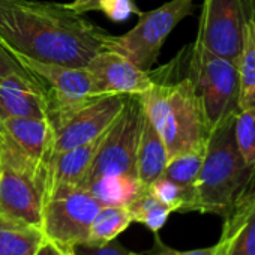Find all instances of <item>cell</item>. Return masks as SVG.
Wrapping results in <instances>:
<instances>
[{
    "instance_id": "1",
    "label": "cell",
    "mask_w": 255,
    "mask_h": 255,
    "mask_svg": "<svg viewBox=\"0 0 255 255\" xmlns=\"http://www.w3.org/2000/svg\"><path fill=\"white\" fill-rule=\"evenodd\" d=\"M111 39L66 3L0 0V45L29 59L86 68Z\"/></svg>"
},
{
    "instance_id": "2",
    "label": "cell",
    "mask_w": 255,
    "mask_h": 255,
    "mask_svg": "<svg viewBox=\"0 0 255 255\" xmlns=\"http://www.w3.org/2000/svg\"><path fill=\"white\" fill-rule=\"evenodd\" d=\"M152 87L140 95L146 116L161 134L168 159L206 146L210 126L189 66V44L167 65L150 69Z\"/></svg>"
},
{
    "instance_id": "3",
    "label": "cell",
    "mask_w": 255,
    "mask_h": 255,
    "mask_svg": "<svg viewBox=\"0 0 255 255\" xmlns=\"http://www.w3.org/2000/svg\"><path fill=\"white\" fill-rule=\"evenodd\" d=\"M234 119H227L210 131L195 182V212L222 219L230 213L251 170L236 143Z\"/></svg>"
},
{
    "instance_id": "4",
    "label": "cell",
    "mask_w": 255,
    "mask_h": 255,
    "mask_svg": "<svg viewBox=\"0 0 255 255\" xmlns=\"http://www.w3.org/2000/svg\"><path fill=\"white\" fill-rule=\"evenodd\" d=\"M47 165L38 164L0 132V215L42 230Z\"/></svg>"
},
{
    "instance_id": "5",
    "label": "cell",
    "mask_w": 255,
    "mask_h": 255,
    "mask_svg": "<svg viewBox=\"0 0 255 255\" xmlns=\"http://www.w3.org/2000/svg\"><path fill=\"white\" fill-rule=\"evenodd\" d=\"M189 66L210 131L240 111L237 63L221 57L200 42L189 44Z\"/></svg>"
},
{
    "instance_id": "6",
    "label": "cell",
    "mask_w": 255,
    "mask_h": 255,
    "mask_svg": "<svg viewBox=\"0 0 255 255\" xmlns=\"http://www.w3.org/2000/svg\"><path fill=\"white\" fill-rule=\"evenodd\" d=\"M9 53L44 86L48 99V120L54 129H57L87 102L102 96L98 95L95 80L87 68L47 63L12 51Z\"/></svg>"
},
{
    "instance_id": "7",
    "label": "cell",
    "mask_w": 255,
    "mask_h": 255,
    "mask_svg": "<svg viewBox=\"0 0 255 255\" xmlns=\"http://www.w3.org/2000/svg\"><path fill=\"white\" fill-rule=\"evenodd\" d=\"M144 119L146 113L140 95H128L122 113L102 135L92 167L81 186L101 176H137V150Z\"/></svg>"
},
{
    "instance_id": "8",
    "label": "cell",
    "mask_w": 255,
    "mask_h": 255,
    "mask_svg": "<svg viewBox=\"0 0 255 255\" xmlns=\"http://www.w3.org/2000/svg\"><path fill=\"white\" fill-rule=\"evenodd\" d=\"M194 9V0H170L153 11L141 12L138 23L125 35L113 36L108 48L123 54L140 69L150 71L170 33Z\"/></svg>"
},
{
    "instance_id": "9",
    "label": "cell",
    "mask_w": 255,
    "mask_h": 255,
    "mask_svg": "<svg viewBox=\"0 0 255 255\" xmlns=\"http://www.w3.org/2000/svg\"><path fill=\"white\" fill-rule=\"evenodd\" d=\"M101 207L87 189L59 186L45 198L42 233L47 239L65 246L84 243Z\"/></svg>"
},
{
    "instance_id": "10",
    "label": "cell",
    "mask_w": 255,
    "mask_h": 255,
    "mask_svg": "<svg viewBox=\"0 0 255 255\" xmlns=\"http://www.w3.org/2000/svg\"><path fill=\"white\" fill-rule=\"evenodd\" d=\"M195 41L237 63L242 45V0H204Z\"/></svg>"
},
{
    "instance_id": "11",
    "label": "cell",
    "mask_w": 255,
    "mask_h": 255,
    "mask_svg": "<svg viewBox=\"0 0 255 255\" xmlns=\"http://www.w3.org/2000/svg\"><path fill=\"white\" fill-rule=\"evenodd\" d=\"M126 98L128 95H102L75 111L56 129L53 156L104 135L122 113Z\"/></svg>"
},
{
    "instance_id": "12",
    "label": "cell",
    "mask_w": 255,
    "mask_h": 255,
    "mask_svg": "<svg viewBox=\"0 0 255 255\" xmlns=\"http://www.w3.org/2000/svg\"><path fill=\"white\" fill-rule=\"evenodd\" d=\"M86 68L95 80L98 95H143L152 87L149 71L110 48L99 51Z\"/></svg>"
},
{
    "instance_id": "13",
    "label": "cell",
    "mask_w": 255,
    "mask_h": 255,
    "mask_svg": "<svg viewBox=\"0 0 255 255\" xmlns=\"http://www.w3.org/2000/svg\"><path fill=\"white\" fill-rule=\"evenodd\" d=\"M8 117L48 119L47 92L24 68L9 72L0 81V122Z\"/></svg>"
},
{
    "instance_id": "14",
    "label": "cell",
    "mask_w": 255,
    "mask_h": 255,
    "mask_svg": "<svg viewBox=\"0 0 255 255\" xmlns=\"http://www.w3.org/2000/svg\"><path fill=\"white\" fill-rule=\"evenodd\" d=\"M0 132L38 164L48 165L56 140V129L48 119L8 117L0 122Z\"/></svg>"
},
{
    "instance_id": "15",
    "label": "cell",
    "mask_w": 255,
    "mask_h": 255,
    "mask_svg": "<svg viewBox=\"0 0 255 255\" xmlns=\"http://www.w3.org/2000/svg\"><path fill=\"white\" fill-rule=\"evenodd\" d=\"M101 140L102 135L83 146L63 150L50 159L47 165V197L59 186H81L92 167Z\"/></svg>"
},
{
    "instance_id": "16",
    "label": "cell",
    "mask_w": 255,
    "mask_h": 255,
    "mask_svg": "<svg viewBox=\"0 0 255 255\" xmlns=\"http://www.w3.org/2000/svg\"><path fill=\"white\" fill-rule=\"evenodd\" d=\"M237 68L240 111H255V0H242V45Z\"/></svg>"
},
{
    "instance_id": "17",
    "label": "cell",
    "mask_w": 255,
    "mask_h": 255,
    "mask_svg": "<svg viewBox=\"0 0 255 255\" xmlns=\"http://www.w3.org/2000/svg\"><path fill=\"white\" fill-rule=\"evenodd\" d=\"M146 113V111H144ZM168 162V152L161 134L146 116L137 150V177L149 186L153 180L164 174Z\"/></svg>"
},
{
    "instance_id": "18",
    "label": "cell",
    "mask_w": 255,
    "mask_h": 255,
    "mask_svg": "<svg viewBox=\"0 0 255 255\" xmlns=\"http://www.w3.org/2000/svg\"><path fill=\"white\" fill-rule=\"evenodd\" d=\"M81 188L87 189L101 206L128 207L147 186L137 176L113 174L96 177Z\"/></svg>"
},
{
    "instance_id": "19",
    "label": "cell",
    "mask_w": 255,
    "mask_h": 255,
    "mask_svg": "<svg viewBox=\"0 0 255 255\" xmlns=\"http://www.w3.org/2000/svg\"><path fill=\"white\" fill-rule=\"evenodd\" d=\"M219 255H255V204L246 212L222 219Z\"/></svg>"
},
{
    "instance_id": "20",
    "label": "cell",
    "mask_w": 255,
    "mask_h": 255,
    "mask_svg": "<svg viewBox=\"0 0 255 255\" xmlns=\"http://www.w3.org/2000/svg\"><path fill=\"white\" fill-rule=\"evenodd\" d=\"M44 237L41 228L0 215V255H35Z\"/></svg>"
},
{
    "instance_id": "21",
    "label": "cell",
    "mask_w": 255,
    "mask_h": 255,
    "mask_svg": "<svg viewBox=\"0 0 255 255\" xmlns=\"http://www.w3.org/2000/svg\"><path fill=\"white\" fill-rule=\"evenodd\" d=\"M131 222L132 219L128 207L102 206L90 225L87 243L102 245L111 242L129 227Z\"/></svg>"
},
{
    "instance_id": "22",
    "label": "cell",
    "mask_w": 255,
    "mask_h": 255,
    "mask_svg": "<svg viewBox=\"0 0 255 255\" xmlns=\"http://www.w3.org/2000/svg\"><path fill=\"white\" fill-rule=\"evenodd\" d=\"M128 210H129L132 222L143 224L153 234H158L161 231V228L167 224L170 215L173 213V210L162 204L156 197H153L147 188L128 206Z\"/></svg>"
},
{
    "instance_id": "23",
    "label": "cell",
    "mask_w": 255,
    "mask_h": 255,
    "mask_svg": "<svg viewBox=\"0 0 255 255\" xmlns=\"http://www.w3.org/2000/svg\"><path fill=\"white\" fill-rule=\"evenodd\" d=\"M204 153H206V146L186 150L170 158L162 176L185 188L195 189V182L203 165Z\"/></svg>"
},
{
    "instance_id": "24",
    "label": "cell",
    "mask_w": 255,
    "mask_h": 255,
    "mask_svg": "<svg viewBox=\"0 0 255 255\" xmlns=\"http://www.w3.org/2000/svg\"><path fill=\"white\" fill-rule=\"evenodd\" d=\"M147 189L173 212H195V189L185 188L164 176L153 180Z\"/></svg>"
},
{
    "instance_id": "25",
    "label": "cell",
    "mask_w": 255,
    "mask_h": 255,
    "mask_svg": "<svg viewBox=\"0 0 255 255\" xmlns=\"http://www.w3.org/2000/svg\"><path fill=\"white\" fill-rule=\"evenodd\" d=\"M234 137L245 162L255 164V111H239L234 119Z\"/></svg>"
},
{
    "instance_id": "26",
    "label": "cell",
    "mask_w": 255,
    "mask_h": 255,
    "mask_svg": "<svg viewBox=\"0 0 255 255\" xmlns=\"http://www.w3.org/2000/svg\"><path fill=\"white\" fill-rule=\"evenodd\" d=\"M99 11L104 12L113 21H123L129 18L132 14H141L134 0H101Z\"/></svg>"
},
{
    "instance_id": "27",
    "label": "cell",
    "mask_w": 255,
    "mask_h": 255,
    "mask_svg": "<svg viewBox=\"0 0 255 255\" xmlns=\"http://www.w3.org/2000/svg\"><path fill=\"white\" fill-rule=\"evenodd\" d=\"M254 204H255V164L251 167L249 174H248V177H246V180H245V183H243V186H242V189H240V192H239V195H237V198H236V201H234V204H233V207L230 210V213L224 219L237 216V215L246 212Z\"/></svg>"
},
{
    "instance_id": "28",
    "label": "cell",
    "mask_w": 255,
    "mask_h": 255,
    "mask_svg": "<svg viewBox=\"0 0 255 255\" xmlns=\"http://www.w3.org/2000/svg\"><path fill=\"white\" fill-rule=\"evenodd\" d=\"M132 255H219V245H213L209 248L191 249V251H179L165 245L158 234H155L153 246L144 252H132Z\"/></svg>"
},
{
    "instance_id": "29",
    "label": "cell",
    "mask_w": 255,
    "mask_h": 255,
    "mask_svg": "<svg viewBox=\"0 0 255 255\" xmlns=\"http://www.w3.org/2000/svg\"><path fill=\"white\" fill-rule=\"evenodd\" d=\"M74 255H132V251L126 249L120 242L116 239L102 245L93 243H78L72 246Z\"/></svg>"
},
{
    "instance_id": "30",
    "label": "cell",
    "mask_w": 255,
    "mask_h": 255,
    "mask_svg": "<svg viewBox=\"0 0 255 255\" xmlns=\"http://www.w3.org/2000/svg\"><path fill=\"white\" fill-rule=\"evenodd\" d=\"M35 255H74V249L72 246H65V245H60L57 242H53L44 237Z\"/></svg>"
},
{
    "instance_id": "31",
    "label": "cell",
    "mask_w": 255,
    "mask_h": 255,
    "mask_svg": "<svg viewBox=\"0 0 255 255\" xmlns=\"http://www.w3.org/2000/svg\"><path fill=\"white\" fill-rule=\"evenodd\" d=\"M20 68L23 66L14 59V56L3 45H0V81H2L9 72L20 69Z\"/></svg>"
},
{
    "instance_id": "32",
    "label": "cell",
    "mask_w": 255,
    "mask_h": 255,
    "mask_svg": "<svg viewBox=\"0 0 255 255\" xmlns=\"http://www.w3.org/2000/svg\"><path fill=\"white\" fill-rule=\"evenodd\" d=\"M99 2L101 0H72V2H69L66 5L74 12L84 15L92 11H99Z\"/></svg>"
}]
</instances>
